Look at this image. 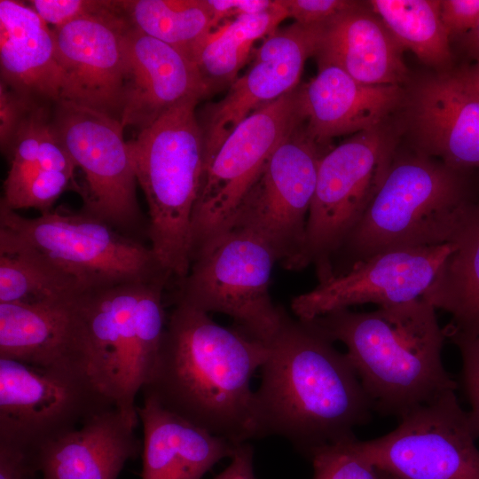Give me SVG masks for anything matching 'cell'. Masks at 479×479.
<instances>
[{"mask_svg": "<svg viewBox=\"0 0 479 479\" xmlns=\"http://www.w3.org/2000/svg\"><path fill=\"white\" fill-rule=\"evenodd\" d=\"M462 84L479 98V60L467 67L453 70Z\"/></svg>", "mask_w": 479, "mask_h": 479, "instance_id": "40", "label": "cell"}, {"mask_svg": "<svg viewBox=\"0 0 479 479\" xmlns=\"http://www.w3.org/2000/svg\"><path fill=\"white\" fill-rule=\"evenodd\" d=\"M287 18L302 25L323 24L356 7L360 1L351 0H279Z\"/></svg>", "mask_w": 479, "mask_h": 479, "instance_id": "34", "label": "cell"}, {"mask_svg": "<svg viewBox=\"0 0 479 479\" xmlns=\"http://www.w3.org/2000/svg\"><path fill=\"white\" fill-rule=\"evenodd\" d=\"M254 452L249 443L238 446L230 464L213 479H255Z\"/></svg>", "mask_w": 479, "mask_h": 479, "instance_id": "38", "label": "cell"}, {"mask_svg": "<svg viewBox=\"0 0 479 479\" xmlns=\"http://www.w3.org/2000/svg\"><path fill=\"white\" fill-rule=\"evenodd\" d=\"M36 103L20 96L3 81L0 82V145L7 155L15 134L34 105Z\"/></svg>", "mask_w": 479, "mask_h": 479, "instance_id": "35", "label": "cell"}, {"mask_svg": "<svg viewBox=\"0 0 479 479\" xmlns=\"http://www.w3.org/2000/svg\"><path fill=\"white\" fill-rule=\"evenodd\" d=\"M87 293L40 302H0V358L90 373Z\"/></svg>", "mask_w": 479, "mask_h": 479, "instance_id": "19", "label": "cell"}, {"mask_svg": "<svg viewBox=\"0 0 479 479\" xmlns=\"http://www.w3.org/2000/svg\"><path fill=\"white\" fill-rule=\"evenodd\" d=\"M75 173L40 169L20 185L4 191L0 204L17 211L35 208L43 214L52 210L55 201L70 186H75Z\"/></svg>", "mask_w": 479, "mask_h": 479, "instance_id": "32", "label": "cell"}, {"mask_svg": "<svg viewBox=\"0 0 479 479\" xmlns=\"http://www.w3.org/2000/svg\"><path fill=\"white\" fill-rule=\"evenodd\" d=\"M127 28L114 1H109L106 10L52 29L63 75L61 100L122 120L128 77Z\"/></svg>", "mask_w": 479, "mask_h": 479, "instance_id": "17", "label": "cell"}, {"mask_svg": "<svg viewBox=\"0 0 479 479\" xmlns=\"http://www.w3.org/2000/svg\"><path fill=\"white\" fill-rule=\"evenodd\" d=\"M328 151L307 134L304 122L300 124L275 149L230 229L261 238L287 269L302 250L319 163Z\"/></svg>", "mask_w": 479, "mask_h": 479, "instance_id": "14", "label": "cell"}, {"mask_svg": "<svg viewBox=\"0 0 479 479\" xmlns=\"http://www.w3.org/2000/svg\"><path fill=\"white\" fill-rule=\"evenodd\" d=\"M448 255L421 298L451 316L444 327L458 348L479 344V202L469 211Z\"/></svg>", "mask_w": 479, "mask_h": 479, "instance_id": "26", "label": "cell"}, {"mask_svg": "<svg viewBox=\"0 0 479 479\" xmlns=\"http://www.w3.org/2000/svg\"><path fill=\"white\" fill-rule=\"evenodd\" d=\"M462 379L467 397L471 405L467 412L473 429L479 438V369L462 364Z\"/></svg>", "mask_w": 479, "mask_h": 479, "instance_id": "39", "label": "cell"}, {"mask_svg": "<svg viewBox=\"0 0 479 479\" xmlns=\"http://www.w3.org/2000/svg\"><path fill=\"white\" fill-rule=\"evenodd\" d=\"M440 16L450 35H465L479 20V0H440Z\"/></svg>", "mask_w": 479, "mask_h": 479, "instance_id": "36", "label": "cell"}, {"mask_svg": "<svg viewBox=\"0 0 479 479\" xmlns=\"http://www.w3.org/2000/svg\"><path fill=\"white\" fill-rule=\"evenodd\" d=\"M389 123L352 135L321 159L305 240L287 268L314 265L318 282L334 276V258L380 189L397 151Z\"/></svg>", "mask_w": 479, "mask_h": 479, "instance_id": "8", "label": "cell"}, {"mask_svg": "<svg viewBox=\"0 0 479 479\" xmlns=\"http://www.w3.org/2000/svg\"><path fill=\"white\" fill-rule=\"evenodd\" d=\"M454 247L447 243L377 254L294 297L291 310L307 321L354 305L386 306L421 298Z\"/></svg>", "mask_w": 479, "mask_h": 479, "instance_id": "16", "label": "cell"}, {"mask_svg": "<svg viewBox=\"0 0 479 479\" xmlns=\"http://www.w3.org/2000/svg\"><path fill=\"white\" fill-rule=\"evenodd\" d=\"M459 349L462 364L470 365L479 369V344L461 346Z\"/></svg>", "mask_w": 479, "mask_h": 479, "instance_id": "41", "label": "cell"}, {"mask_svg": "<svg viewBox=\"0 0 479 479\" xmlns=\"http://www.w3.org/2000/svg\"><path fill=\"white\" fill-rule=\"evenodd\" d=\"M399 420L387 435L357 441L360 452L378 470L399 479H479L477 436L455 391Z\"/></svg>", "mask_w": 479, "mask_h": 479, "instance_id": "13", "label": "cell"}, {"mask_svg": "<svg viewBox=\"0 0 479 479\" xmlns=\"http://www.w3.org/2000/svg\"><path fill=\"white\" fill-rule=\"evenodd\" d=\"M125 50L124 127L141 130L177 105L211 93L191 57L129 24Z\"/></svg>", "mask_w": 479, "mask_h": 479, "instance_id": "20", "label": "cell"}, {"mask_svg": "<svg viewBox=\"0 0 479 479\" xmlns=\"http://www.w3.org/2000/svg\"><path fill=\"white\" fill-rule=\"evenodd\" d=\"M401 108L411 148L462 170H479V98L453 70L425 75L405 89Z\"/></svg>", "mask_w": 479, "mask_h": 479, "instance_id": "18", "label": "cell"}, {"mask_svg": "<svg viewBox=\"0 0 479 479\" xmlns=\"http://www.w3.org/2000/svg\"><path fill=\"white\" fill-rule=\"evenodd\" d=\"M333 343L284 310L255 391L256 438L282 436L309 459L368 422L371 403L346 354Z\"/></svg>", "mask_w": 479, "mask_h": 479, "instance_id": "2", "label": "cell"}, {"mask_svg": "<svg viewBox=\"0 0 479 479\" xmlns=\"http://www.w3.org/2000/svg\"><path fill=\"white\" fill-rule=\"evenodd\" d=\"M473 171L413 149L396 151L380 189L336 255L344 263L336 275L385 251L452 243L479 202Z\"/></svg>", "mask_w": 479, "mask_h": 479, "instance_id": "4", "label": "cell"}, {"mask_svg": "<svg viewBox=\"0 0 479 479\" xmlns=\"http://www.w3.org/2000/svg\"><path fill=\"white\" fill-rule=\"evenodd\" d=\"M287 18L285 9L275 0L270 10L238 16L201 39L191 58L210 92L230 87L253 52L255 43L274 33Z\"/></svg>", "mask_w": 479, "mask_h": 479, "instance_id": "27", "label": "cell"}, {"mask_svg": "<svg viewBox=\"0 0 479 479\" xmlns=\"http://www.w3.org/2000/svg\"><path fill=\"white\" fill-rule=\"evenodd\" d=\"M357 437H349L315 449L309 459L312 479H381L378 469L360 452Z\"/></svg>", "mask_w": 479, "mask_h": 479, "instance_id": "31", "label": "cell"}, {"mask_svg": "<svg viewBox=\"0 0 479 479\" xmlns=\"http://www.w3.org/2000/svg\"><path fill=\"white\" fill-rule=\"evenodd\" d=\"M278 261L261 238L232 228L193 260L187 276L177 284L174 301L208 314H225L235 327L268 347L285 310L274 304L270 294Z\"/></svg>", "mask_w": 479, "mask_h": 479, "instance_id": "9", "label": "cell"}, {"mask_svg": "<svg viewBox=\"0 0 479 479\" xmlns=\"http://www.w3.org/2000/svg\"><path fill=\"white\" fill-rule=\"evenodd\" d=\"M269 348L174 301L143 397L236 444L257 437L251 379Z\"/></svg>", "mask_w": 479, "mask_h": 479, "instance_id": "1", "label": "cell"}, {"mask_svg": "<svg viewBox=\"0 0 479 479\" xmlns=\"http://www.w3.org/2000/svg\"><path fill=\"white\" fill-rule=\"evenodd\" d=\"M114 5L131 27L189 57L214 29L206 0H114Z\"/></svg>", "mask_w": 479, "mask_h": 479, "instance_id": "29", "label": "cell"}, {"mask_svg": "<svg viewBox=\"0 0 479 479\" xmlns=\"http://www.w3.org/2000/svg\"><path fill=\"white\" fill-rule=\"evenodd\" d=\"M147 283L90 291L84 298L90 373L134 428L139 420L136 397L148 379L167 322L164 291Z\"/></svg>", "mask_w": 479, "mask_h": 479, "instance_id": "7", "label": "cell"}, {"mask_svg": "<svg viewBox=\"0 0 479 479\" xmlns=\"http://www.w3.org/2000/svg\"><path fill=\"white\" fill-rule=\"evenodd\" d=\"M306 322L347 347L372 409L383 415L400 418L458 387L442 362L444 327L422 298L370 312L335 310Z\"/></svg>", "mask_w": 479, "mask_h": 479, "instance_id": "3", "label": "cell"}, {"mask_svg": "<svg viewBox=\"0 0 479 479\" xmlns=\"http://www.w3.org/2000/svg\"><path fill=\"white\" fill-rule=\"evenodd\" d=\"M1 81L41 105L61 100L63 75L53 30L28 5L0 1Z\"/></svg>", "mask_w": 479, "mask_h": 479, "instance_id": "23", "label": "cell"}, {"mask_svg": "<svg viewBox=\"0 0 479 479\" xmlns=\"http://www.w3.org/2000/svg\"><path fill=\"white\" fill-rule=\"evenodd\" d=\"M304 122L300 86L263 106L226 137L204 169L191 227V264L226 232L275 149Z\"/></svg>", "mask_w": 479, "mask_h": 479, "instance_id": "10", "label": "cell"}, {"mask_svg": "<svg viewBox=\"0 0 479 479\" xmlns=\"http://www.w3.org/2000/svg\"><path fill=\"white\" fill-rule=\"evenodd\" d=\"M216 28L225 19L257 14L270 10L275 0H206Z\"/></svg>", "mask_w": 479, "mask_h": 479, "instance_id": "37", "label": "cell"}, {"mask_svg": "<svg viewBox=\"0 0 479 479\" xmlns=\"http://www.w3.org/2000/svg\"><path fill=\"white\" fill-rule=\"evenodd\" d=\"M464 38L475 60H479V20L475 27L464 35Z\"/></svg>", "mask_w": 479, "mask_h": 479, "instance_id": "42", "label": "cell"}, {"mask_svg": "<svg viewBox=\"0 0 479 479\" xmlns=\"http://www.w3.org/2000/svg\"><path fill=\"white\" fill-rule=\"evenodd\" d=\"M18 250L39 256L90 292L170 280L149 245L82 210L52 209L30 218L0 204V253Z\"/></svg>", "mask_w": 479, "mask_h": 479, "instance_id": "6", "label": "cell"}, {"mask_svg": "<svg viewBox=\"0 0 479 479\" xmlns=\"http://www.w3.org/2000/svg\"><path fill=\"white\" fill-rule=\"evenodd\" d=\"M112 407L87 371L0 358V447L34 462L43 447Z\"/></svg>", "mask_w": 479, "mask_h": 479, "instance_id": "11", "label": "cell"}, {"mask_svg": "<svg viewBox=\"0 0 479 479\" xmlns=\"http://www.w3.org/2000/svg\"><path fill=\"white\" fill-rule=\"evenodd\" d=\"M323 24L294 22L277 29L254 51L251 66L220 100L199 118L204 141V169L232 131L249 114L299 86L307 59L314 57Z\"/></svg>", "mask_w": 479, "mask_h": 479, "instance_id": "15", "label": "cell"}, {"mask_svg": "<svg viewBox=\"0 0 479 479\" xmlns=\"http://www.w3.org/2000/svg\"><path fill=\"white\" fill-rule=\"evenodd\" d=\"M51 123L85 182L82 211L142 240L145 222L137 198V178L124 126L119 119L59 100Z\"/></svg>", "mask_w": 479, "mask_h": 479, "instance_id": "12", "label": "cell"}, {"mask_svg": "<svg viewBox=\"0 0 479 479\" xmlns=\"http://www.w3.org/2000/svg\"><path fill=\"white\" fill-rule=\"evenodd\" d=\"M87 292L76 280L34 254L22 250L0 253V302H40Z\"/></svg>", "mask_w": 479, "mask_h": 479, "instance_id": "30", "label": "cell"}, {"mask_svg": "<svg viewBox=\"0 0 479 479\" xmlns=\"http://www.w3.org/2000/svg\"><path fill=\"white\" fill-rule=\"evenodd\" d=\"M381 479H399L397 476H394L390 474L378 470Z\"/></svg>", "mask_w": 479, "mask_h": 479, "instance_id": "43", "label": "cell"}, {"mask_svg": "<svg viewBox=\"0 0 479 479\" xmlns=\"http://www.w3.org/2000/svg\"><path fill=\"white\" fill-rule=\"evenodd\" d=\"M134 427L112 407L43 447L35 459L40 479H117L143 443Z\"/></svg>", "mask_w": 479, "mask_h": 479, "instance_id": "24", "label": "cell"}, {"mask_svg": "<svg viewBox=\"0 0 479 479\" xmlns=\"http://www.w3.org/2000/svg\"><path fill=\"white\" fill-rule=\"evenodd\" d=\"M404 51L366 1H360L324 23L314 57L318 67L335 66L363 84L404 86L409 80Z\"/></svg>", "mask_w": 479, "mask_h": 479, "instance_id": "22", "label": "cell"}, {"mask_svg": "<svg viewBox=\"0 0 479 479\" xmlns=\"http://www.w3.org/2000/svg\"><path fill=\"white\" fill-rule=\"evenodd\" d=\"M396 40L436 72L452 70V54L440 16V0H369Z\"/></svg>", "mask_w": 479, "mask_h": 479, "instance_id": "28", "label": "cell"}, {"mask_svg": "<svg viewBox=\"0 0 479 479\" xmlns=\"http://www.w3.org/2000/svg\"><path fill=\"white\" fill-rule=\"evenodd\" d=\"M300 90L305 130L324 148L336 137L388 123L406 93L404 86L360 83L330 65L318 67L316 76Z\"/></svg>", "mask_w": 479, "mask_h": 479, "instance_id": "21", "label": "cell"}, {"mask_svg": "<svg viewBox=\"0 0 479 479\" xmlns=\"http://www.w3.org/2000/svg\"><path fill=\"white\" fill-rule=\"evenodd\" d=\"M143 426L141 479H201L240 444L214 435L143 397L137 406Z\"/></svg>", "mask_w": 479, "mask_h": 479, "instance_id": "25", "label": "cell"}, {"mask_svg": "<svg viewBox=\"0 0 479 479\" xmlns=\"http://www.w3.org/2000/svg\"><path fill=\"white\" fill-rule=\"evenodd\" d=\"M199 101L177 105L129 141L137 182L148 206L149 246L176 284L191 267L192 217L204 172Z\"/></svg>", "mask_w": 479, "mask_h": 479, "instance_id": "5", "label": "cell"}, {"mask_svg": "<svg viewBox=\"0 0 479 479\" xmlns=\"http://www.w3.org/2000/svg\"><path fill=\"white\" fill-rule=\"evenodd\" d=\"M28 3L44 22L58 28L82 17L106 10L109 1L32 0Z\"/></svg>", "mask_w": 479, "mask_h": 479, "instance_id": "33", "label": "cell"}]
</instances>
